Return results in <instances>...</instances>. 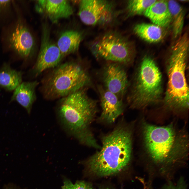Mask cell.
Listing matches in <instances>:
<instances>
[{"label": "cell", "mask_w": 189, "mask_h": 189, "mask_svg": "<svg viewBox=\"0 0 189 189\" xmlns=\"http://www.w3.org/2000/svg\"><path fill=\"white\" fill-rule=\"evenodd\" d=\"M142 130L149 174L167 179L184 166L188 155L187 134L173 124L158 126L144 122Z\"/></svg>", "instance_id": "6da1fadb"}, {"label": "cell", "mask_w": 189, "mask_h": 189, "mask_svg": "<svg viewBox=\"0 0 189 189\" xmlns=\"http://www.w3.org/2000/svg\"><path fill=\"white\" fill-rule=\"evenodd\" d=\"M96 101L88 96L86 88L61 98L58 116L65 129L82 144L95 148L98 143L90 129L97 112Z\"/></svg>", "instance_id": "7a4b0ae2"}, {"label": "cell", "mask_w": 189, "mask_h": 189, "mask_svg": "<svg viewBox=\"0 0 189 189\" xmlns=\"http://www.w3.org/2000/svg\"><path fill=\"white\" fill-rule=\"evenodd\" d=\"M132 136L130 128L121 123L111 132L103 136L100 148L86 162L90 171L101 176H109L121 171L131 159Z\"/></svg>", "instance_id": "3957f363"}, {"label": "cell", "mask_w": 189, "mask_h": 189, "mask_svg": "<svg viewBox=\"0 0 189 189\" xmlns=\"http://www.w3.org/2000/svg\"><path fill=\"white\" fill-rule=\"evenodd\" d=\"M44 80V97L48 99L62 98L77 90L86 88L91 83L90 76L80 63L70 61L61 64Z\"/></svg>", "instance_id": "277c9868"}, {"label": "cell", "mask_w": 189, "mask_h": 189, "mask_svg": "<svg viewBox=\"0 0 189 189\" xmlns=\"http://www.w3.org/2000/svg\"><path fill=\"white\" fill-rule=\"evenodd\" d=\"M187 36L184 35L173 47L168 64V82L165 100L170 106L187 108L189 91L185 76L188 50Z\"/></svg>", "instance_id": "5b68a950"}, {"label": "cell", "mask_w": 189, "mask_h": 189, "mask_svg": "<svg viewBox=\"0 0 189 189\" xmlns=\"http://www.w3.org/2000/svg\"><path fill=\"white\" fill-rule=\"evenodd\" d=\"M162 87V75L159 69L152 58L145 56L139 67L128 101L133 107L155 103L160 98Z\"/></svg>", "instance_id": "8992f818"}, {"label": "cell", "mask_w": 189, "mask_h": 189, "mask_svg": "<svg viewBox=\"0 0 189 189\" xmlns=\"http://www.w3.org/2000/svg\"><path fill=\"white\" fill-rule=\"evenodd\" d=\"M90 49L97 60L102 59L109 62L128 65L133 61L134 51L132 44L117 33H107L91 44Z\"/></svg>", "instance_id": "52a82bcc"}, {"label": "cell", "mask_w": 189, "mask_h": 189, "mask_svg": "<svg viewBox=\"0 0 189 189\" xmlns=\"http://www.w3.org/2000/svg\"><path fill=\"white\" fill-rule=\"evenodd\" d=\"M79 6L78 15L86 25L105 26L111 23L114 18V4L109 1L81 0Z\"/></svg>", "instance_id": "ba28073f"}, {"label": "cell", "mask_w": 189, "mask_h": 189, "mask_svg": "<svg viewBox=\"0 0 189 189\" xmlns=\"http://www.w3.org/2000/svg\"><path fill=\"white\" fill-rule=\"evenodd\" d=\"M42 30L40 50L32 69L35 76L46 70L56 67L61 64L64 58L57 44L51 39L46 25H44Z\"/></svg>", "instance_id": "9c48e42d"}, {"label": "cell", "mask_w": 189, "mask_h": 189, "mask_svg": "<svg viewBox=\"0 0 189 189\" xmlns=\"http://www.w3.org/2000/svg\"><path fill=\"white\" fill-rule=\"evenodd\" d=\"M101 76L103 87L122 99L129 84L127 73L123 65L109 62L103 68Z\"/></svg>", "instance_id": "30bf717a"}, {"label": "cell", "mask_w": 189, "mask_h": 189, "mask_svg": "<svg viewBox=\"0 0 189 189\" xmlns=\"http://www.w3.org/2000/svg\"><path fill=\"white\" fill-rule=\"evenodd\" d=\"M10 49L22 58L27 59L33 55L35 40L30 31L19 18L7 39Z\"/></svg>", "instance_id": "8fae6325"}, {"label": "cell", "mask_w": 189, "mask_h": 189, "mask_svg": "<svg viewBox=\"0 0 189 189\" xmlns=\"http://www.w3.org/2000/svg\"><path fill=\"white\" fill-rule=\"evenodd\" d=\"M97 88L102 108L99 120L108 124L113 123L124 111L122 99L102 85H98Z\"/></svg>", "instance_id": "7c38bea8"}, {"label": "cell", "mask_w": 189, "mask_h": 189, "mask_svg": "<svg viewBox=\"0 0 189 189\" xmlns=\"http://www.w3.org/2000/svg\"><path fill=\"white\" fill-rule=\"evenodd\" d=\"M38 84L36 81L21 83L14 90L10 102H17L30 114L33 104L36 99L35 90Z\"/></svg>", "instance_id": "4fadbf2b"}, {"label": "cell", "mask_w": 189, "mask_h": 189, "mask_svg": "<svg viewBox=\"0 0 189 189\" xmlns=\"http://www.w3.org/2000/svg\"><path fill=\"white\" fill-rule=\"evenodd\" d=\"M143 15L153 24L161 28L167 26L171 22L167 1L156 0L147 9Z\"/></svg>", "instance_id": "5bb4252c"}, {"label": "cell", "mask_w": 189, "mask_h": 189, "mask_svg": "<svg viewBox=\"0 0 189 189\" xmlns=\"http://www.w3.org/2000/svg\"><path fill=\"white\" fill-rule=\"evenodd\" d=\"M82 38L81 34L76 30H67L62 32L56 44L63 57L76 52Z\"/></svg>", "instance_id": "9a60e30c"}, {"label": "cell", "mask_w": 189, "mask_h": 189, "mask_svg": "<svg viewBox=\"0 0 189 189\" xmlns=\"http://www.w3.org/2000/svg\"><path fill=\"white\" fill-rule=\"evenodd\" d=\"M46 13L53 22L70 17L73 13V8L67 0H46Z\"/></svg>", "instance_id": "2e32d148"}, {"label": "cell", "mask_w": 189, "mask_h": 189, "mask_svg": "<svg viewBox=\"0 0 189 189\" xmlns=\"http://www.w3.org/2000/svg\"><path fill=\"white\" fill-rule=\"evenodd\" d=\"M23 74L4 63L0 67V87L8 91L14 90L21 83Z\"/></svg>", "instance_id": "e0dca14e"}, {"label": "cell", "mask_w": 189, "mask_h": 189, "mask_svg": "<svg viewBox=\"0 0 189 189\" xmlns=\"http://www.w3.org/2000/svg\"><path fill=\"white\" fill-rule=\"evenodd\" d=\"M133 30L139 37L151 43L160 41L164 36L161 27L153 23H142L137 24L134 27Z\"/></svg>", "instance_id": "ac0fdd59"}, {"label": "cell", "mask_w": 189, "mask_h": 189, "mask_svg": "<svg viewBox=\"0 0 189 189\" xmlns=\"http://www.w3.org/2000/svg\"><path fill=\"white\" fill-rule=\"evenodd\" d=\"M171 17L172 30L175 38L181 34L184 25L185 12L180 4L174 0L167 1Z\"/></svg>", "instance_id": "d6986e66"}, {"label": "cell", "mask_w": 189, "mask_h": 189, "mask_svg": "<svg viewBox=\"0 0 189 189\" xmlns=\"http://www.w3.org/2000/svg\"><path fill=\"white\" fill-rule=\"evenodd\" d=\"M156 0H131L128 1L127 9L131 15L144 14L147 9Z\"/></svg>", "instance_id": "ffe728a7"}, {"label": "cell", "mask_w": 189, "mask_h": 189, "mask_svg": "<svg viewBox=\"0 0 189 189\" xmlns=\"http://www.w3.org/2000/svg\"><path fill=\"white\" fill-rule=\"evenodd\" d=\"M160 189H187V186L185 179L181 176L175 182L170 180H168Z\"/></svg>", "instance_id": "44dd1931"}, {"label": "cell", "mask_w": 189, "mask_h": 189, "mask_svg": "<svg viewBox=\"0 0 189 189\" xmlns=\"http://www.w3.org/2000/svg\"><path fill=\"white\" fill-rule=\"evenodd\" d=\"M74 189H93L88 183L83 181H78L74 185Z\"/></svg>", "instance_id": "7402d4cb"}, {"label": "cell", "mask_w": 189, "mask_h": 189, "mask_svg": "<svg viewBox=\"0 0 189 189\" xmlns=\"http://www.w3.org/2000/svg\"><path fill=\"white\" fill-rule=\"evenodd\" d=\"M74 185L70 180L65 178L61 189H74Z\"/></svg>", "instance_id": "603a6c76"}, {"label": "cell", "mask_w": 189, "mask_h": 189, "mask_svg": "<svg viewBox=\"0 0 189 189\" xmlns=\"http://www.w3.org/2000/svg\"><path fill=\"white\" fill-rule=\"evenodd\" d=\"M140 182L142 183L143 186V189H149L146 183L144 180H142L140 181Z\"/></svg>", "instance_id": "cb8c5ba5"}, {"label": "cell", "mask_w": 189, "mask_h": 189, "mask_svg": "<svg viewBox=\"0 0 189 189\" xmlns=\"http://www.w3.org/2000/svg\"><path fill=\"white\" fill-rule=\"evenodd\" d=\"M6 189H17L16 188H15V187H8L6 188Z\"/></svg>", "instance_id": "d4e9b609"}, {"label": "cell", "mask_w": 189, "mask_h": 189, "mask_svg": "<svg viewBox=\"0 0 189 189\" xmlns=\"http://www.w3.org/2000/svg\"><path fill=\"white\" fill-rule=\"evenodd\" d=\"M101 189H109L108 188H102Z\"/></svg>", "instance_id": "484cf974"}]
</instances>
